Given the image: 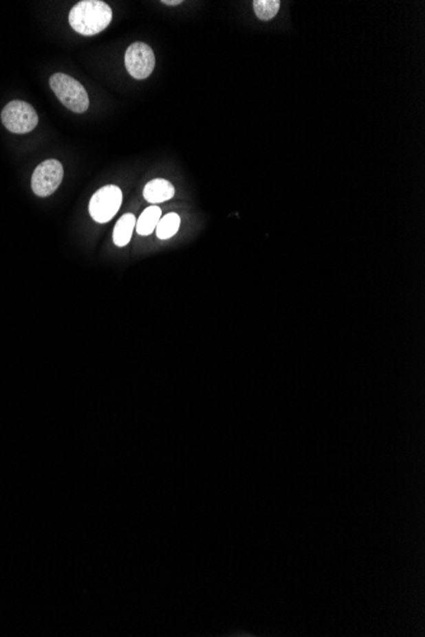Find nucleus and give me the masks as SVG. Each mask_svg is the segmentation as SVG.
<instances>
[{"label": "nucleus", "instance_id": "f03ea898", "mask_svg": "<svg viewBox=\"0 0 425 637\" xmlns=\"http://www.w3.org/2000/svg\"><path fill=\"white\" fill-rule=\"evenodd\" d=\"M50 87L60 102L68 110L77 113H83L88 110L89 97L85 87L77 79L63 73H56L50 78Z\"/></svg>", "mask_w": 425, "mask_h": 637}, {"label": "nucleus", "instance_id": "1a4fd4ad", "mask_svg": "<svg viewBox=\"0 0 425 637\" xmlns=\"http://www.w3.org/2000/svg\"><path fill=\"white\" fill-rule=\"evenodd\" d=\"M161 218L162 210L158 206L152 205V206L146 208L136 221L135 230L138 234L144 236V237L152 234L157 228L158 223L161 221Z\"/></svg>", "mask_w": 425, "mask_h": 637}, {"label": "nucleus", "instance_id": "9b49d317", "mask_svg": "<svg viewBox=\"0 0 425 637\" xmlns=\"http://www.w3.org/2000/svg\"><path fill=\"white\" fill-rule=\"evenodd\" d=\"M254 9L256 16L261 21H270L275 17L281 9L279 0H255Z\"/></svg>", "mask_w": 425, "mask_h": 637}, {"label": "nucleus", "instance_id": "f8f14e48", "mask_svg": "<svg viewBox=\"0 0 425 637\" xmlns=\"http://www.w3.org/2000/svg\"><path fill=\"white\" fill-rule=\"evenodd\" d=\"M182 1L181 0H164L163 4H167V5H179Z\"/></svg>", "mask_w": 425, "mask_h": 637}, {"label": "nucleus", "instance_id": "7ed1b4c3", "mask_svg": "<svg viewBox=\"0 0 425 637\" xmlns=\"http://www.w3.org/2000/svg\"><path fill=\"white\" fill-rule=\"evenodd\" d=\"M1 121L10 133L26 134L37 126L39 116L30 103L12 101L1 112Z\"/></svg>", "mask_w": 425, "mask_h": 637}, {"label": "nucleus", "instance_id": "0eeeda50", "mask_svg": "<svg viewBox=\"0 0 425 637\" xmlns=\"http://www.w3.org/2000/svg\"><path fill=\"white\" fill-rule=\"evenodd\" d=\"M175 187L170 181L163 179H152L145 185L143 196L152 205L168 201L175 196Z\"/></svg>", "mask_w": 425, "mask_h": 637}, {"label": "nucleus", "instance_id": "6e6552de", "mask_svg": "<svg viewBox=\"0 0 425 637\" xmlns=\"http://www.w3.org/2000/svg\"><path fill=\"white\" fill-rule=\"evenodd\" d=\"M136 218L134 214H124L115 225L113 230V243L118 247H125L130 242L133 232L135 230Z\"/></svg>", "mask_w": 425, "mask_h": 637}, {"label": "nucleus", "instance_id": "f257e3e1", "mask_svg": "<svg viewBox=\"0 0 425 637\" xmlns=\"http://www.w3.org/2000/svg\"><path fill=\"white\" fill-rule=\"evenodd\" d=\"M112 21V10L101 0H83L76 4L69 13L72 28L83 36H94L102 32Z\"/></svg>", "mask_w": 425, "mask_h": 637}, {"label": "nucleus", "instance_id": "20e7f679", "mask_svg": "<svg viewBox=\"0 0 425 637\" xmlns=\"http://www.w3.org/2000/svg\"><path fill=\"white\" fill-rule=\"evenodd\" d=\"M122 204L120 187L109 185L94 192L89 201V214L97 223H109L118 214Z\"/></svg>", "mask_w": 425, "mask_h": 637}, {"label": "nucleus", "instance_id": "39448f33", "mask_svg": "<svg viewBox=\"0 0 425 637\" xmlns=\"http://www.w3.org/2000/svg\"><path fill=\"white\" fill-rule=\"evenodd\" d=\"M64 177V168L56 159H47L39 164L32 175V190L40 197L54 194Z\"/></svg>", "mask_w": 425, "mask_h": 637}, {"label": "nucleus", "instance_id": "423d86ee", "mask_svg": "<svg viewBox=\"0 0 425 637\" xmlns=\"http://www.w3.org/2000/svg\"><path fill=\"white\" fill-rule=\"evenodd\" d=\"M125 67L129 74L135 79L149 77L155 67V56L151 46L143 43L130 45L125 52Z\"/></svg>", "mask_w": 425, "mask_h": 637}, {"label": "nucleus", "instance_id": "9d476101", "mask_svg": "<svg viewBox=\"0 0 425 637\" xmlns=\"http://www.w3.org/2000/svg\"><path fill=\"white\" fill-rule=\"evenodd\" d=\"M179 224H181V218H179V214L170 212V214L164 215L163 218H161V221H160L157 228H155L157 237L160 239L172 238L179 232Z\"/></svg>", "mask_w": 425, "mask_h": 637}]
</instances>
